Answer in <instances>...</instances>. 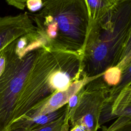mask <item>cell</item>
Listing matches in <instances>:
<instances>
[{"label": "cell", "instance_id": "5b68a950", "mask_svg": "<svg viewBox=\"0 0 131 131\" xmlns=\"http://www.w3.org/2000/svg\"><path fill=\"white\" fill-rule=\"evenodd\" d=\"M35 30L28 12L0 17V50L18 37Z\"/></svg>", "mask_w": 131, "mask_h": 131}, {"label": "cell", "instance_id": "3957f363", "mask_svg": "<svg viewBox=\"0 0 131 131\" xmlns=\"http://www.w3.org/2000/svg\"><path fill=\"white\" fill-rule=\"evenodd\" d=\"M42 7L28 13L47 47L82 55L90 18L85 0H42Z\"/></svg>", "mask_w": 131, "mask_h": 131}, {"label": "cell", "instance_id": "52a82bcc", "mask_svg": "<svg viewBox=\"0 0 131 131\" xmlns=\"http://www.w3.org/2000/svg\"><path fill=\"white\" fill-rule=\"evenodd\" d=\"M90 23L100 18L111 9L118 0H85Z\"/></svg>", "mask_w": 131, "mask_h": 131}, {"label": "cell", "instance_id": "8992f818", "mask_svg": "<svg viewBox=\"0 0 131 131\" xmlns=\"http://www.w3.org/2000/svg\"><path fill=\"white\" fill-rule=\"evenodd\" d=\"M69 120L68 109L59 117L46 123L33 125L24 129L12 131H68Z\"/></svg>", "mask_w": 131, "mask_h": 131}, {"label": "cell", "instance_id": "30bf717a", "mask_svg": "<svg viewBox=\"0 0 131 131\" xmlns=\"http://www.w3.org/2000/svg\"><path fill=\"white\" fill-rule=\"evenodd\" d=\"M10 6L17 9L24 10L26 7V3L27 0H5Z\"/></svg>", "mask_w": 131, "mask_h": 131}, {"label": "cell", "instance_id": "7a4b0ae2", "mask_svg": "<svg viewBox=\"0 0 131 131\" xmlns=\"http://www.w3.org/2000/svg\"><path fill=\"white\" fill-rule=\"evenodd\" d=\"M131 56V0H118L91 22L81 56L82 74L96 77Z\"/></svg>", "mask_w": 131, "mask_h": 131}, {"label": "cell", "instance_id": "6da1fadb", "mask_svg": "<svg viewBox=\"0 0 131 131\" xmlns=\"http://www.w3.org/2000/svg\"><path fill=\"white\" fill-rule=\"evenodd\" d=\"M45 43L33 31L0 50V131L29 123L35 111L32 69L37 49Z\"/></svg>", "mask_w": 131, "mask_h": 131}, {"label": "cell", "instance_id": "8fae6325", "mask_svg": "<svg viewBox=\"0 0 131 131\" xmlns=\"http://www.w3.org/2000/svg\"><path fill=\"white\" fill-rule=\"evenodd\" d=\"M70 131H83L80 127L78 126H74Z\"/></svg>", "mask_w": 131, "mask_h": 131}, {"label": "cell", "instance_id": "ba28073f", "mask_svg": "<svg viewBox=\"0 0 131 131\" xmlns=\"http://www.w3.org/2000/svg\"><path fill=\"white\" fill-rule=\"evenodd\" d=\"M105 131H131L130 117L120 116Z\"/></svg>", "mask_w": 131, "mask_h": 131}, {"label": "cell", "instance_id": "9c48e42d", "mask_svg": "<svg viewBox=\"0 0 131 131\" xmlns=\"http://www.w3.org/2000/svg\"><path fill=\"white\" fill-rule=\"evenodd\" d=\"M42 7V0H27L26 3V7H27L30 11L33 13H35L41 9Z\"/></svg>", "mask_w": 131, "mask_h": 131}, {"label": "cell", "instance_id": "277c9868", "mask_svg": "<svg viewBox=\"0 0 131 131\" xmlns=\"http://www.w3.org/2000/svg\"><path fill=\"white\" fill-rule=\"evenodd\" d=\"M99 76L85 84L77 93L75 105L68 107L69 120L73 126H78L83 131H96L103 107L109 102L110 92Z\"/></svg>", "mask_w": 131, "mask_h": 131}]
</instances>
